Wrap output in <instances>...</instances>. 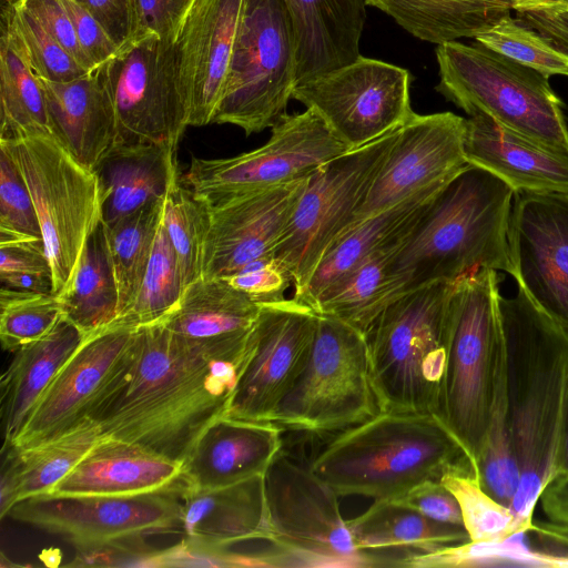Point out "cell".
Instances as JSON below:
<instances>
[{
  "label": "cell",
  "instance_id": "cell-1",
  "mask_svg": "<svg viewBox=\"0 0 568 568\" xmlns=\"http://www.w3.org/2000/svg\"><path fill=\"white\" fill-rule=\"evenodd\" d=\"M248 358L212 359L162 322L141 326L88 417L102 436L183 465L203 432L226 415Z\"/></svg>",
  "mask_w": 568,
  "mask_h": 568
},
{
  "label": "cell",
  "instance_id": "cell-2",
  "mask_svg": "<svg viewBox=\"0 0 568 568\" xmlns=\"http://www.w3.org/2000/svg\"><path fill=\"white\" fill-rule=\"evenodd\" d=\"M508 428L520 483L511 505L520 531L555 476L568 396V331L518 288L499 300Z\"/></svg>",
  "mask_w": 568,
  "mask_h": 568
},
{
  "label": "cell",
  "instance_id": "cell-3",
  "mask_svg": "<svg viewBox=\"0 0 568 568\" xmlns=\"http://www.w3.org/2000/svg\"><path fill=\"white\" fill-rule=\"evenodd\" d=\"M515 192L468 164L429 202L403 236L388 267L390 303L430 283L479 270L513 276L508 224Z\"/></svg>",
  "mask_w": 568,
  "mask_h": 568
},
{
  "label": "cell",
  "instance_id": "cell-4",
  "mask_svg": "<svg viewBox=\"0 0 568 568\" xmlns=\"http://www.w3.org/2000/svg\"><path fill=\"white\" fill-rule=\"evenodd\" d=\"M342 496L397 499L448 473L477 470L444 423L433 414L379 412L338 432L310 464ZM478 479V478H477Z\"/></svg>",
  "mask_w": 568,
  "mask_h": 568
},
{
  "label": "cell",
  "instance_id": "cell-5",
  "mask_svg": "<svg viewBox=\"0 0 568 568\" xmlns=\"http://www.w3.org/2000/svg\"><path fill=\"white\" fill-rule=\"evenodd\" d=\"M499 300L497 271L484 268L455 281L446 308V365L437 416L476 470L504 364Z\"/></svg>",
  "mask_w": 568,
  "mask_h": 568
},
{
  "label": "cell",
  "instance_id": "cell-6",
  "mask_svg": "<svg viewBox=\"0 0 568 568\" xmlns=\"http://www.w3.org/2000/svg\"><path fill=\"white\" fill-rule=\"evenodd\" d=\"M454 283L435 282L405 293L365 329L381 412L438 415L446 365V308Z\"/></svg>",
  "mask_w": 568,
  "mask_h": 568
},
{
  "label": "cell",
  "instance_id": "cell-7",
  "mask_svg": "<svg viewBox=\"0 0 568 568\" xmlns=\"http://www.w3.org/2000/svg\"><path fill=\"white\" fill-rule=\"evenodd\" d=\"M436 91L468 115L484 114L568 154V125L549 78L476 42L436 47Z\"/></svg>",
  "mask_w": 568,
  "mask_h": 568
},
{
  "label": "cell",
  "instance_id": "cell-8",
  "mask_svg": "<svg viewBox=\"0 0 568 568\" xmlns=\"http://www.w3.org/2000/svg\"><path fill=\"white\" fill-rule=\"evenodd\" d=\"M0 148L14 162L30 192L51 266L52 293L58 296L68 287L88 240L102 223L100 179L52 134L0 138Z\"/></svg>",
  "mask_w": 568,
  "mask_h": 568
},
{
  "label": "cell",
  "instance_id": "cell-9",
  "mask_svg": "<svg viewBox=\"0 0 568 568\" xmlns=\"http://www.w3.org/2000/svg\"><path fill=\"white\" fill-rule=\"evenodd\" d=\"M296 87V47L286 0H244L221 99L212 123L246 135L273 128Z\"/></svg>",
  "mask_w": 568,
  "mask_h": 568
},
{
  "label": "cell",
  "instance_id": "cell-10",
  "mask_svg": "<svg viewBox=\"0 0 568 568\" xmlns=\"http://www.w3.org/2000/svg\"><path fill=\"white\" fill-rule=\"evenodd\" d=\"M381 412L364 332L317 314L308 361L272 423L284 430L338 433Z\"/></svg>",
  "mask_w": 568,
  "mask_h": 568
},
{
  "label": "cell",
  "instance_id": "cell-11",
  "mask_svg": "<svg viewBox=\"0 0 568 568\" xmlns=\"http://www.w3.org/2000/svg\"><path fill=\"white\" fill-rule=\"evenodd\" d=\"M398 128L332 159L307 179L275 250L293 278L294 294L307 283L324 254L348 229L394 144Z\"/></svg>",
  "mask_w": 568,
  "mask_h": 568
},
{
  "label": "cell",
  "instance_id": "cell-12",
  "mask_svg": "<svg viewBox=\"0 0 568 568\" xmlns=\"http://www.w3.org/2000/svg\"><path fill=\"white\" fill-rule=\"evenodd\" d=\"M264 489L272 544L294 566H376L369 552L355 547L339 496L311 465L280 452L264 475Z\"/></svg>",
  "mask_w": 568,
  "mask_h": 568
},
{
  "label": "cell",
  "instance_id": "cell-13",
  "mask_svg": "<svg viewBox=\"0 0 568 568\" xmlns=\"http://www.w3.org/2000/svg\"><path fill=\"white\" fill-rule=\"evenodd\" d=\"M271 130L267 142L250 152L193 156L183 183L212 205L307 178L349 150L311 109L286 114Z\"/></svg>",
  "mask_w": 568,
  "mask_h": 568
},
{
  "label": "cell",
  "instance_id": "cell-14",
  "mask_svg": "<svg viewBox=\"0 0 568 568\" xmlns=\"http://www.w3.org/2000/svg\"><path fill=\"white\" fill-rule=\"evenodd\" d=\"M118 124V144L178 150L190 108L181 85L175 43L143 33L102 64Z\"/></svg>",
  "mask_w": 568,
  "mask_h": 568
},
{
  "label": "cell",
  "instance_id": "cell-15",
  "mask_svg": "<svg viewBox=\"0 0 568 568\" xmlns=\"http://www.w3.org/2000/svg\"><path fill=\"white\" fill-rule=\"evenodd\" d=\"M409 72L363 57L295 87L293 99L313 110L349 149H357L407 122Z\"/></svg>",
  "mask_w": 568,
  "mask_h": 568
},
{
  "label": "cell",
  "instance_id": "cell-16",
  "mask_svg": "<svg viewBox=\"0 0 568 568\" xmlns=\"http://www.w3.org/2000/svg\"><path fill=\"white\" fill-rule=\"evenodd\" d=\"M179 489L180 477L165 488L132 495L41 494L18 501L7 516L74 547L182 534Z\"/></svg>",
  "mask_w": 568,
  "mask_h": 568
},
{
  "label": "cell",
  "instance_id": "cell-17",
  "mask_svg": "<svg viewBox=\"0 0 568 568\" xmlns=\"http://www.w3.org/2000/svg\"><path fill=\"white\" fill-rule=\"evenodd\" d=\"M317 314L296 298L260 303L251 329L252 353L226 416L272 422L308 361Z\"/></svg>",
  "mask_w": 568,
  "mask_h": 568
},
{
  "label": "cell",
  "instance_id": "cell-18",
  "mask_svg": "<svg viewBox=\"0 0 568 568\" xmlns=\"http://www.w3.org/2000/svg\"><path fill=\"white\" fill-rule=\"evenodd\" d=\"M465 131L466 119L453 112L415 113L400 125L346 232L424 190L449 182L469 164L464 151Z\"/></svg>",
  "mask_w": 568,
  "mask_h": 568
},
{
  "label": "cell",
  "instance_id": "cell-19",
  "mask_svg": "<svg viewBox=\"0 0 568 568\" xmlns=\"http://www.w3.org/2000/svg\"><path fill=\"white\" fill-rule=\"evenodd\" d=\"M507 237L518 287L568 331V193H515Z\"/></svg>",
  "mask_w": 568,
  "mask_h": 568
},
{
  "label": "cell",
  "instance_id": "cell-20",
  "mask_svg": "<svg viewBox=\"0 0 568 568\" xmlns=\"http://www.w3.org/2000/svg\"><path fill=\"white\" fill-rule=\"evenodd\" d=\"M307 179L210 204L203 277L226 278L256 260L275 256Z\"/></svg>",
  "mask_w": 568,
  "mask_h": 568
},
{
  "label": "cell",
  "instance_id": "cell-21",
  "mask_svg": "<svg viewBox=\"0 0 568 568\" xmlns=\"http://www.w3.org/2000/svg\"><path fill=\"white\" fill-rule=\"evenodd\" d=\"M135 329L108 326L90 335L53 378L10 447L38 444L87 418L120 365Z\"/></svg>",
  "mask_w": 568,
  "mask_h": 568
},
{
  "label": "cell",
  "instance_id": "cell-22",
  "mask_svg": "<svg viewBox=\"0 0 568 568\" xmlns=\"http://www.w3.org/2000/svg\"><path fill=\"white\" fill-rule=\"evenodd\" d=\"M244 0H195L174 41L190 126L212 119L224 88Z\"/></svg>",
  "mask_w": 568,
  "mask_h": 568
},
{
  "label": "cell",
  "instance_id": "cell-23",
  "mask_svg": "<svg viewBox=\"0 0 568 568\" xmlns=\"http://www.w3.org/2000/svg\"><path fill=\"white\" fill-rule=\"evenodd\" d=\"M260 304L225 278L189 284L163 325L187 345L217 361H241L252 352L251 329Z\"/></svg>",
  "mask_w": 568,
  "mask_h": 568
},
{
  "label": "cell",
  "instance_id": "cell-24",
  "mask_svg": "<svg viewBox=\"0 0 568 568\" xmlns=\"http://www.w3.org/2000/svg\"><path fill=\"white\" fill-rule=\"evenodd\" d=\"M183 541L206 550L262 539L272 542L264 475L216 488H194L180 476Z\"/></svg>",
  "mask_w": 568,
  "mask_h": 568
},
{
  "label": "cell",
  "instance_id": "cell-25",
  "mask_svg": "<svg viewBox=\"0 0 568 568\" xmlns=\"http://www.w3.org/2000/svg\"><path fill=\"white\" fill-rule=\"evenodd\" d=\"M283 430L272 422L221 416L194 445L181 478L194 488H216L265 475L282 449Z\"/></svg>",
  "mask_w": 568,
  "mask_h": 568
},
{
  "label": "cell",
  "instance_id": "cell-26",
  "mask_svg": "<svg viewBox=\"0 0 568 568\" xmlns=\"http://www.w3.org/2000/svg\"><path fill=\"white\" fill-rule=\"evenodd\" d=\"M464 151L515 193H568V154L541 145L484 114L466 119Z\"/></svg>",
  "mask_w": 568,
  "mask_h": 568
},
{
  "label": "cell",
  "instance_id": "cell-27",
  "mask_svg": "<svg viewBox=\"0 0 568 568\" xmlns=\"http://www.w3.org/2000/svg\"><path fill=\"white\" fill-rule=\"evenodd\" d=\"M38 79L45 97L52 135L79 163L95 171L119 139L102 65L68 82Z\"/></svg>",
  "mask_w": 568,
  "mask_h": 568
},
{
  "label": "cell",
  "instance_id": "cell-28",
  "mask_svg": "<svg viewBox=\"0 0 568 568\" xmlns=\"http://www.w3.org/2000/svg\"><path fill=\"white\" fill-rule=\"evenodd\" d=\"M182 464L136 444L101 436L78 465L48 494L132 495L172 485Z\"/></svg>",
  "mask_w": 568,
  "mask_h": 568
},
{
  "label": "cell",
  "instance_id": "cell-29",
  "mask_svg": "<svg viewBox=\"0 0 568 568\" xmlns=\"http://www.w3.org/2000/svg\"><path fill=\"white\" fill-rule=\"evenodd\" d=\"M296 47V85L359 55L365 0H286Z\"/></svg>",
  "mask_w": 568,
  "mask_h": 568
},
{
  "label": "cell",
  "instance_id": "cell-30",
  "mask_svg": "<svg viewBox=\"0 0 568 568\" xmlns=\"http://www.w3.org/2000/svg\"><path fill=\"white\" fill-rule=\"evenodd\" d=\"M88 337L62 315L45 336L14 352L1 377L2 449L13 445L40 397Z\"/></svg>",
  "mask_w": 568,
  "mask_h": 568
},
{
  "label": "cell",
  "instance_id": "cell-31",
  "mask_svg": "<svg viewBox=\"0 0 568 568\" xmlns=\"http://www.w3.org/2000/svg\"><path fill=\"white\" fill-rule=\"evenodd\" d=\"M102 436L89 417L27 447L2 449L0 515L4 518L20 500L51 493Z\"/></svg>",
  "mask_w": 568,
  "mask_h": 568
},
{
  "label": "cell",
  "instance_id": "cell-32",
  "mask_svg": "<svg viewBox=\"0 0 568 568\" xmlns=\"http://www.w3.org/2000/svg\"><path fill=\"white\" fill-rule=\"evenodd\" d=\"M446 184L424 190L352 227L324 254L305 286L293 297L313 308L372 254L402 237Z\"/></svg>",
  "mask_w": 568,
  "mask_h": 568
},
{
  "label": "cell",
  "instance_id": "cell-33",
  "mask_svg": "<svg viewBox=\"0 0 568 568\" xmlns=\"http://www.w3.org/2000/svg\"><path fill=\"white\" fill-rule=\"evenodd\" d=\"M175 153L165 145H116L95 170L104 195L102 223L164 200L180 179Z\"/></svg>",
  "mask_w": 568,
  "mask_h": 568
},
{
  "label": "cell",
  "instance_id": "cell-34",
  "mask_svg": "<svg viewBox=\"0 0 568 568\" xmlns=\"http://www.w3.org/2000/svg\"><path fill=\"white\" fill-rule=\"evenodd\" d=\"M347 526L355 547L369 554L393 548L427 552L470 541L464 527L428 518L396 499L374 500Z\"/></svg>",
  "mask_w": 568,
  "mask_h": 568
},
{
  "label": "cell",
  "instance_id": "cell-35",
  "mask_svg": "<svg viewBox=\"0 0 568 568\" xmlns=\"http://www.w3.org/2000/svg\"><path fill=\"white\" fill-rule=\"evenodd\" d=\"M413 37L434 44L475 38L510 14V0H365Z\"/></svg>",
  "mask_w": 568,
  "mask_h": 568
},
{
  "label": "cell",
  "instance_id": "cell-36",
  "mask_svg": "<svg viewBox=\"0 0 568 568\" xmlns=\"http://www.w3.org/2000/svg\"><path fill=\"white\" fill-rule=\"evenodd\" d=\"M62 315L87 336L110 326L119 315V295L101 225L88 240L68 287L58 295Z\"/></svg>",
  "mask_w": 568,
  "mask_h": 568
},
{
  "label": "cell",
  "instance_id": "cell-37",
  "mask_svg": "<svg viewBox=\"0 0 568 568\" xmlns=\"http://www.w3.org/2000/svg\"><path fill=\"white\" fill-rule=\"evenodd\" d=\"M164 200L113 223H101L119 295V315L131 304L142 284L162 221Z\"/></svg>",
  "mask_w": 568,
  "mask_h": 568
},
{
  "label": "cell",
  "instance_id": "cell-38",
  "mask_svg": "<svg viewBox=\"0 0 568 568\" xmlns=\"http://www.w3.org/2000/svg\"><path fill=\"white\" fill-rule=\"evenodd\" d=\"M403 236L376 251L326 292L313 307L314 312L365 332L389 304L388 267Z\"/></svg>",
  "mask_w": 568,
  "mask_h": 568
},
{
  "label": "cell",
  "instance_id": "cell-39",
  "mask_svg": "<svg viewBox=\"0 0 568 568\" xmlns=\"http://www.w3.org/2000/svg\"><path fill=\"white\" fill-rule=\"evenodd\" d=\"M0 138L52 134L38 77L10 39L0 37Z\"/></svg>",
  "mask_w": 568,
  "mask_h": 568
},
{
  "label": "cell",
  "instance_id": "cell-40",
  "mask_svg": "<svg viewBox=\"0 0 568 568\" xmlns=\"http://www.w3.org/2000/svg\"><path fill=\"white\" fill-rule=\"evenodd\" d=\"M183 291L178 257L161 221L140 290L110 326L139 328L160 322L174 310Z\"/></svg>",
  "mask_w": 568,
  "mask_h": 568
},
{
  "label": "cell",
  "instance_id": "cell-41",
  "mask_svg": "<svg viewBox=\"0 0 568 568\" xmlns=\"http://www.w3.org/2000/svg\"><path fill=\"white\" fill-rule=\"evenodd\" d=\"M182 179L170 187L162 222L178 257L184 288L203 276L210 231V204L196 196Z\"/></svg>",
  "mask_w": 568,
  "mask_h": 568
},
{
  "label": "cell",
  "instance_id": "cell-42",
  "mask_svg": "<svg viewBox=\"0 0 568 568\" xmlns=\"http://www.w3.org/2000/svg\"><path fill=\"white\" fill-rule=\"evenodd\" d=\"M1 33L10 39L37 77L68 82L90 72L19 3L1 4Z\"/></svg>",
  "mask_w": 568,
  "mask_h": 568
},
{
  "label": "cell",
  "instance_id": "cell-43",
  "mask_svg": "<svg viewBox=\"0 0 568 568\" xmlns=\"http://www.w3.org/2000/svg\"><path fill=\"white\" fill-rule=\"evenodd\" d=\"M474 39L484 47L548 78L568 77V53L520 18L507 14Z\"/></svg>",
  "mask_w": 568,
  "mask_h": 568
},
{
  "label": "cell",
  "instance_id": "cell-44",
  "mask_svg": "<svg viewBox=\"0 0 568 568\" xmlns=\"http://www.w3.org/2000/svg\"><path fill=\"white\" fill-rule=\"evenodd\" d=\"M477 478L487 494L500 504L511 507L519 488L520 473L506 417L504 364L489 429L477 462Z\"/></svg>",
  "mask_w": 568,
  "mask_h": 568
},
{
  "label": "cell",
  "instance_id": "cell-45",
  "mask_svg": "<svg viewBox=\"0 0 568 568\" xmlns=\"http://www.w3.org/2000/svg\"><path fill=\"white\" fill-rule=\"evenodd\" d=\"M440 481L458 500L471 542L497 545L523 534L511 508L487 494L475 476L448 473Z\"/></svg>",
  "mask_w": 568,
  "mask_h": 568
},
{
  "label": "cell",
  "instance_id": "cell-46",
  "mask_svg": "<svg viewBox=\"0 0 568 568\" xmlns=\"http://www.w3.org/2000/svg\"><path fill=\"white\" fill-rule=\"evenodd\" d=\"M0 339L3 349L16 352L45 336L62 316L58 296L2 286Z\"/></svg>",
  "mask_w": 568,
  "mask_h": 568
},
{
  "label": "cell",
  "instance_id": "cell-47",
  "mask_svg": "<svg viewBox=\"0 0 568 568\" xmlns=\"http://www.w3.org/2000/svg\"><path fill=\"white\" fill-rule=\"evenodd\" d=\"M40 240L41 229L27 184L0 148V241Z\"/></svg>",
  "mask_w": 568,
  "mask_h": 568
},
{
  "label": "cell",
  "instance_id": "cell-48",
  "mask_svg": "<svg viewBox=\"0 0 568 568\" xmlns=\"http://www.w3.org/2000/svg\"><path fill=\"white\" fill-rule=\"evenodd\" d=\"M145 537H130L75 547L77 567L162 566L163 550L148 546Z\"/></svg>",
  "mask_w": 568,
  "mask_h": 568
},
{
  "label": "cell",
  "instance_id": "cell-49",
  "mask_svg": "<svg viewBox=\"0 0 568 568\" xmlns=\"http://www.w3.org/2000/svg\"><path fill=\"white\" fill-rule=\"evenodd\" d=\"M225 280L258 304L285 298L293 283L291 273L275 256L256 260Z\"/></svg>",
  "mask_w": 568,
  "mask_h": 568
},
{
  "label": "cell",
  "instance_id": "cell-50",
  "mask_svg": "<svg viewBox=\"0 0 568 568\" xmlns=\"http://www.w3.org/2000/svg\"><path fill=\"white\" fill-rule=\"evenodd\" d=\"M104 28L119 50L142 36L139 0H75Z\"/></svg>",
  "mask_w": 568,
  "mask_h": 568
},
{
  "label": "cell",
  "instance_id": "cell-51",
  "mask_svg": "<svg viewBox=\"0 0 568 568\" xmlns=\"http://www.w3.org/2000/svg\"><path fill=\"white\" fill-rule=\"evenodd\" d=\"M40 26L84 69H95L82 50L62 0H19ZM14 4V3H13Z\"/></svg>",
  "mask_w": 568,
  "mask_h": 568
},
{
  "label": "cell",
  "instance_id": "cell-52",
  "mask_svg": "<svg viewBox=\"0 0 568 568\" xmlns=\"http://www.w3.org/2000/svg\"><path fill=\"white\" fill-rule=\"evenodd\" d=\"M396 500L434 520L464 527L458 500L440 480H425Z\"/></svg>",
  "mask_w": 568,
  "mask_h": 568
},
{
  "label": "cell",
  "instance_id": "cell-53",
  "mask_svg": "<svg viewBox=\"0 0 568 568\" xmlns=\"http://www.w3.org/2000/svg\"><path fill=\"white\" fill-rule=\"evenodd\" d=\"M73 23L78 41L98 68L111 60L120 50L102 24L75 0H62Z\"/></svg>",
  "mask_w": 568,
  "mask_h": 568
},
{
  "label": "cell",
  "instance_id": "cell-54",
  "mask_svg": "<svg viewBox=\"0 0 568 568\" xmlns=\"http://www.w3.org/2000/svg\"><path fill=\"white\" fill-rule=\"evenodd\" d=\"M195 0H139L141 30L174 42Z\"/></svg>",
  "mask_w": 568,
  "mask_h": 568
},
{
  "label": "cell",
  "instance_id": "cell-55",
  "mask_svg": "<svg viewBox=\"0 0 568 568\" xmlns=\"http://www.w3.org/2000/svg\"><path fill=\"white\" fill-rule=\"evenodd\" d=\"M13 273L52 276L43 241H0V275Z\"/></svg>",
  "mask_w": 568,
  "mask_h": 568
},
{
  "label": "cell",
  "instance_id": "cell-56",
  "mask_svg": "<svg viewBox=\"0 0 568 568\" xmlns=\"http://www.w3.org/2000/svg\"><path fill=\"white\" fill-rule=\"evenodd\" d=\"M527 531L536 536L539 545L536 552L545 558L548 566H568V525L532 520Z\"/></svg>",
  "mask_w": 568,
  "mask_h": 568
},
{
  "label": "cell",
  "instance_id": "cell-57",
  "mask_svg": "<svg viewBox=\"0 0 568 568\" xmlns=\"http://www.w3.org/2000/svg\"><path fill=\"white\" fill-rule=\"evenodd\" d=\"M538 503L550 521L568 525V477L551 479Z\"/></svg>",
  "mask_w": 568,
  "mask_h": 568
},
{
  "label": "cell",
  "instance_id": "cell-58",
  "mask_svg": "<svg viewBox=\"0 0 568 568\" xmlns=\"http://www.w3.org/2000/svg\"><path fill=\"white\" fill-rule=\"evenodd\" d=\"M510 4L511 10L529 24L556 21L568 17L565 13L564 0H510Z\"/></svg>",
  "mask_w": 568,
  "mask_h": 568
},
{
  "label": "cell",
  "instance_id": "cell-59",
  "mask_svg": "<svg viewBox=\"0 0 568 568\" xmlns=\"http://www.w3.org/2000/svg\"><path fill=\"white\" fill-rule=\"evenodd\" d=\"M2 286L30 293L53 294L52 276L42 273H13L0 275Z\"/></svg>",
  "mask_w": 568,
  "mask_h": 568
},
{
  "label": "cell",
  "instance_id": "cell-60",
  "mask_svg": "<svg viewBox=\"0 0 568 568\" xmlns=\"http://www.w3.org/2000/svg\"><path fill=\"white\" fill-rule=\"evenodd\" d=\"M555 477H568V396L560 432L554 478Z\"/></svg>",
  "mask_w": 568,
  "mask_h": 568
},
{
  "label": "cell",
  "instance_id": "cell-61",
  "mask_svg": "<svg viewBox=\"0 0 568 568\" xmlns=\"http://www.w3.org/2000/svg\"><path fill=\"white\" fill-rule=\"evenodd\" d=\"M19 0H1V4H13L18 2Z\"/></svg>",
  "mask_w": 568,
  "mask_h": 568
},
{
  "label": "cell",
  "instance_id": "cell-62",
  "mask_svg": "<svg viewBox=\"0 0 568 568\" xmlns=\"http://www.w3.org/2000/svg\"><path fill=\"white\" fill-rule=\"evenodd\" d=\"M565 3V13L568 16V0H564Z\"/></svg>",
  "mask_w": 568,
  "mask_h": 568
}]
</instances>
